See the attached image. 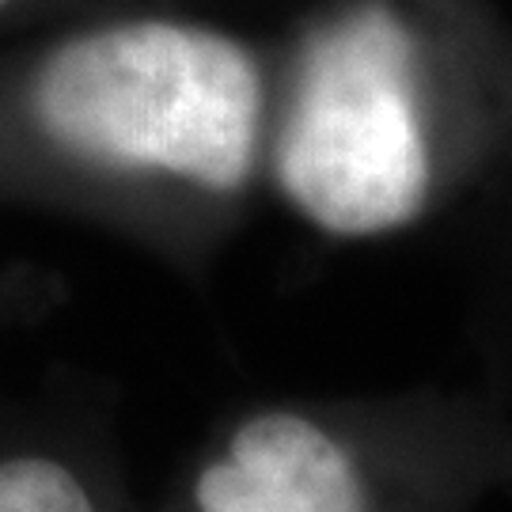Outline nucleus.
I'll return each instance as SVG.
<instances>
[{
	"instance_id": "39448f33",
	"label": "nucleus",
	"mask_w": 512,
	"mask_h": 512,
	"mask_svg": "<svg viewBox=\"0 0 512 512\" xmlns=\"http://www.w3.org/2000/svg\"><path fill=\"white\" fill-rule=\"evenodd\" d=\"M12 4H16V0H0V12H4V8H12Z\"/></svg>"
},
{
	"instance_id": "f257e3e1",
	"label": "nucleus",
	"mask_w": 512,
	"mask_h": 512,
	"mask_svg": "<svg viewBox=\"0 0 512 512\" xmlns=\"http://www.w3.org/2000/svg\"><path fill=\"white\" fill-rule=\"evenodd\" d=\"M509 129V4L293 0L266 175L323 236L410 228L452 171L494 164Z\"/></svg>"
},
{
	"instance_id": "20e7f679",
	"label": "nucleus",
	"mask_w": 512,
	"mask_h": 512,
	"mask_svg": "<svg viewBox=\"0 0 512 512\" xmlns=\"http://www.w3.org/2000/svg\"><path fill=\"white\" fill-rule=\"evenodd\" d=\"M0 512H99L80 478L46 456L0 459Z\"/></svg>"
},
{
	"instance_id": "7ed1b4c3",
	"label": "nucleus",
	"mask_w": 512,
	"mask_h": 512,
	"mask_svg": "<svg viewBox=\"0 0 512 512\" xmlns=\"http://www.w3.org/2000/svg\"><path fill=\"white\" fill-rule=\"evenodd\" d=\"M198 512H372L346 440L304 410H262L236 425L194 482Z\"/></svg>"
},
{
	"instance_id": "f03ea898",
	"label": "nucleus",
	"mask_w": 512,
	"mask_h": 512,
	"mask_svg": "<svg viewBox=\"0 0 512 512\" xmlns=\"http://www.w3.org/2000/svg\"><path fill=\"white\" fill-rule=\"evenodd\" d=\"M274 95L277 35L137 12L54 38L19 99L69 164L236 202L266 171Z\"/></svg>"
},
{
	"instance_id": "423d86ee",
	"label": "nucleus",
	"mask_w": 512,
	"mask_h": 512,
	"mask_svg": "<svg viewBox=\"0 0 512 512\" xmlns=\"http://www.w3.org/2000/svg\"><path fill=\"white\" fill-rule=\"evenodd\" d=\"M289 4H293V0H289Z\"/></svg>"
}]
</instances>
